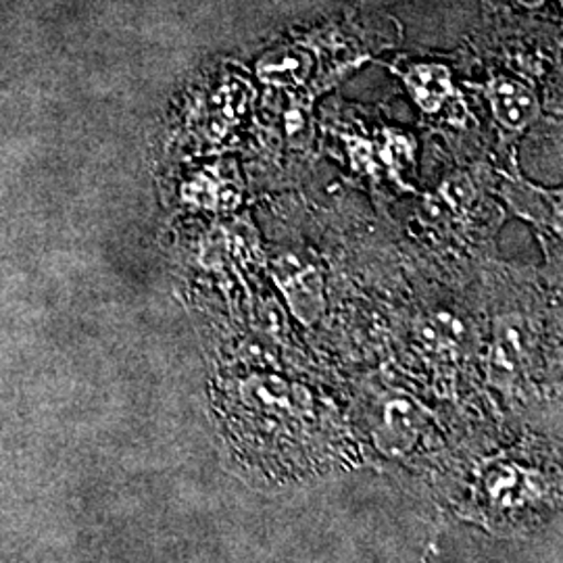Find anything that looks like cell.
Listing matches in <instances>:
<instances>
[{
    "label": "cell",
    "mask_w": 563,
    "mask_h": 563,
    "mask_svg": "<svg viewBox=\"0 0 563 563\" xmlns=\"http://www.w3.org/2000/svg\"><path fill=\"white\" fill-rule=\"evenodd\" d=\"M407 84L413 90L416 101L422 104L426 111H434L451 92L449 71L439 65H418L409 71Z\"/></svg>",
    "instance_id": "obj_2"
},
{
    "label": "cell",
    "mask_w": 563,
    "mask_h": 563,
    "mask_svg": "<svg viewBox=\"0 0 563 563\" xmlns=\"http://www.w3.org/2000/svg\"><path fill=\"white\" fill-rule=\"evenodd\" d=\"M490 101L495 115L511 130H522L539 113V104L532 92L516 81H497L490 90Z\"/></svg>",
    "instance_id": "obj_1"
}]
</instances>
